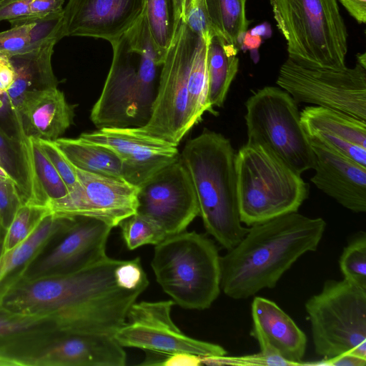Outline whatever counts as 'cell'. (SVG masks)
Returning a JSON list of instances; mask_svg holds the SVG:
<instances>
[{
	"label": "cell",
	"instance_id": "cell-44",
	"mask_svg": "<svg viewBox=\"0 0 366 366\" xmlns=\"http://www.w3.org/2000/svg\"><path fill=\"white\" fill-rule=\"evenodd\" d=\"M358 24L366 22V0H338Z\"/></svg>",
	"mask_w": 366,
	"mask_h": 366
},
{
	"label": "cell",
	"instance_id": "cell-41",
	"mask_svg": "<svg viewBox=\"0 0 366 366\" xmlns=\"http://www.w3.org/2000/svg\"><path fill=\"white\" fill-rule=\"evenodd\" d=\"M66 0H31L30 16L41 18L63 14Z\"/></svg>",
	"mask_w": 366,
	"mask_h": 366
},
{
	"label": "cell",
	"instance_id": "cell-11",
	"mask_svg": "<svg viewBox=\"0 0 366 366\" xmlns=\"http://www.w3.org/2000/svg\"><path fill=\"white\" fill-rule=\"evenodd\" d=\"M277 84L297 103L334 109L366 121V66L357 61L352 68L332 69L306 67L287 58Z\"/></svg>",
	"mask_w": 366,
	"mask_h": 366
},
{
	"label": "cell",
	"instance_id": "cell-5",
	"mask_svg": "<svg viewBox=\"0 0 366 366\" xmlns=\"http://www.w3.org/2000/svg\"><path fill=\"white\" fill-rule=\"evenodd\" d=\"M239 218L247 226L297 212L309 185L268 148L247 142L235 155Z\"/></svg>",
	"mask_w": 366,
	"mask_h": 366
},
{
	"label": "cell",
	"instance_id": "cell-1",
	"mask_svg": "<svg viewBox=\"0 0 366 366\" xmlns=\"http://www.w3.org/2000/svg\"><path fill=\"white\" fill-rule=\"evenodd\" d=\"M148 285L139 257L107 256L79 271L29 279L5 292L0 306L11 315L45 317L56 332L114 335Z\"/></svg>",
	"mask_w": 366,
	"mask_h": 366
},
{
	"label": "cell",
	"instance_id": "cell-21",
	"mask_svg": "<svg viewBox=\"0 0 366 366\" xmlns=\"http://www.w3.org/2000/svg\"><path fill=\"white\" fill-rule=\"evenodd\" d=\"M74 106L57 87L29 91L14 117L19 137L55 141L73 124Z\"/></svg>",
	"mask_w": 366,
	"mask_h": 366
},
{
	"label": "cell",
	"instance_id": "cell-27",
	"mask_svg": "<svg viewBox=\"0 0 366 366\" xmlns=\"http://www.w3.org/2000/svg\"><path fill=\"white\" fill-rule=\"evenodd\" d=\"M72 217H59L51 213L31 234L0 256V282L11 272L28 262L56 234L63 231Z\"/></svg>",
	"mask_w": 366,
	"mask_h": 366
},
{
	"label": "cell",
	"instance_id": "cell-50",
	"mask_svg": "<svg viewBox=\"0 0 366 366\" xmlns=\"http://www.w3.org/2000/svg\"><path fill=\"white\" fill-rule=\"evenodd\" d=\"M5 229L0 225V256L3 253V244L4 238Z\"/></svg>",
	"mask_w": 366,
	"mask_h": 366
},
{
	"label": "cell",
	"instance_id": "cell-40",
	"mask_svg": "<svg viewBox=\"0 0 366 366\" xmlns=\"http://www.w3.org/2000/svg\"><path fill=\"white\" fill-rule=\"evenodd\" d=\"M31 0H3L0 2V22L10 24L30 16Z\"/></svg>",
	"mask_w": 366,
	"mask_h": 366
},
{
	"label": "cell",
	"instance_id": "cell-31",
	"mask_svg": "<svg viewBox=\"0 0 366 366\" xmlns=\"http://www.w3.org/2000/svg\"><path fill=\"white\" fill-rule=\"evenodd\" d=\"M144 14L155 48L164 60L175 31L172 0H145Z\"/></svg>",
	"mask_w": 366,
	"mask_h": 366
},
{
	"label": "cell",
	"instance_id": "cell-6",
	"mask_svg": "<svg viewBox=\"0 0 366 366\" xmlns=\"http://www.w3.org/2000/svg\"><path fill=\"white\" fill-rule=\"evenodd\" d=\"M151 266L164 292L184 309H208L220 293V256L204 234L185 230L167 237L155 245Z\"/></svg>",
	"mask_w": 366,
	"mask_h": 366
},
{
	"label": "cell",
	"instance_id": "cell-15",
	"mask_svg": "<svg viewBox=\"0 0 366 366\" xmlns=\"http://www.w3.org/2000/svg\"><path fill=\"white\" fill-rule=\"evenodd\" d=\"M79 137L113 151L122 162L124 179L137 187L180 156L177 145L134 127H104Z\"/></svg>",
	"mask_w": 366,
	"mask_h": 366
},
{
	"label": "cell",
	"instance_id": "cell-19",
	"mask_svg": "<svg viewBox=\"0 0 366 366\" xmlns=\"http://www.w3.org/2000/svg\"><path fill=\"white\" fill-rule=\"evenodd\" d=\"M308 139L315 157V173L311 182L346 209L365 212L366 167L315 138Z\"/></svg>",
	"mask_w": 366,
	"mask_h": 366
},
{
	"label": "cell",
	"instance_id": "cell-13",
	"mask_svg": "<svg viewBox=\"0 0 366 366\" xmlns=\"http://www.w3.org/2000/svg\"><path fill=\"white\" fill-rule=\"evenodd\" d=\"M74 167L78 185L64 198L46 206L51 214L94 218L113 228L136 214L139 187L122 179Z\"/></svg>",
	"mask_w": 366,
	"mask_h": 366
},
{
	"label": "cell",
	"instance_id": "cell-20",
	"mask_svg": "<svg viewBox=\"0 0 366 366\" xmlns=\"http://www.w3.org/2000/svg\"><path fill=\"white\" fill-rule=\"evenodd\" d=\"M300 114L307 137L366 167V121L320 106L307 107Z\"/></svg>",
	"mask_w": 366,
	"mask_h": 366
},
{
	"label": "cell",
	"instance_id": "cell-32",
	"mask_svg": "<svg viewBox=\"0 0 366 366\" xmlns=\"http://www.w3.org/2000/svg\"><path fill=\"white\" fill-rule=\"evenodd\" d=\"M49 214L50 212L45 206L24 203L5 230L3 252L12 249L29 237Z\"/></svg>",
	"mask_w": 366,
	"mask_h": 366
},
{
	"label": "cell",
	"instance_id": "cell-33",
	"mask_svg": "<svg viewBox=\"0 0 366 366\" xmlns=\"http://www.w3.org/2000/svg\"><path fill=\"white\" fill-rule=\"evenodd\" d=\"M119 226L126 246L130 250L145 244L157 245L167 237L154 222L137 213L123 220Z\"/></svg>",
	"mask_w": 366,
	"mask_h": 366
},
{
	"label": "cell",
	"instance_id": "cell-30",
	"mask_svg": "<svg viewBox=\"0 0 366 366\" xmlns=\"http://www.w3.org/2000/svg\"><path fill=\"white\" fill-rule=\"evenodd\" d=\"M209 39L198 36L188 76V99L192 124H198L205 112L212 114L207 99V44Z\"/></svg>",
	"mask_w": 366,
	"mask_h": 366
},
{
	"label": "cell",
	"instance_id": "cell-25",
	"mask_svg": "<svg viewBox=\"0 0 366 366\" xmlns=\"http://www.w3.org/2000/svg\"><path fill=\"white\" fill-rule=\"evenodd\" d=\"M69 161L86 172L124 179L122 164L109 148L80 137H60L54 141Z\"/></svg>",
	"mask_w": 366,
	"mask_h": 366
},
{
	"label": "cell",
	"instance_id": "cell-7",
	"mask_svg": "<svg viewBox=\"0 0 366 366\" xmlns=\"http://www.w3.org/2000/svg\"><path fill=\"white\" fill-rule=\"evenodd\" d=\"M288 58L306 67H346L347 31L337 0H269Z\"/></svg>",
	"mask_w": 366,
	"mask_h": 366
},
{
	"label": "cell",
	"instance_id": "cell-46",
	"mask_svg": "<svg viewBox=\"0 0 366 366\" xmlns=\"http://www.w3.org/2000/svg\"><path fill=\"white\" fill-rule=\"evenodd\" d=\"M11 66L9 57L0 51V96L3 95L5 76L7 69Z\"/></svg>",
	"mask_w": 366,
	"mask_h": 366
},
{
	"label": "cell",
	"instance_id": "cell-29",
	"mask_svg": "<svg viewBox=\"0 0 366 366\" xmlns=\"http://www.w3.org/2000/svg\"><path fill=\"white\" fill-rule=\"evenodd\" d=\"M247 0H206L208 17L216 34L239 48L250 21L246 16Z\"/></svg>",
	"mask_w": 366,
	"mask_h": 366
},
{
	"label": "cell",
	"instance_id": "cell-16",
	"mask_svg": "<svg viewBox=\"0 0 366 366\" xmlns=\"http://www.w3.org/2000/svg\"><path fill=\"white\" fill-rule=\"evenodd\" d=\"M145 0H68L63 11L61 36L119 40L139 19Z\"/></svg>",
	"mask_w": 366,
	"mask_h": 366
},
{
	"label": "cell",
	"instance_id": "cell-23",
	"mask_svg": "<svg viewBox=\"0 0 366 366\" xmlns=\"http://www.w3.org/2000/svg\"><path fill=\"white\" fill-rule=\"evenodd\" d=\"M56 39H49L33 46L27 51L10 56L15 77L4 94L13 115L18 111L26 92L57 87L58 80L53 71L51 56Z\"/></svg>",
	"mask_w": 366,
	"mask_h": 366
},
{
	"label": "cell",
	"instance_id": "cell-28",
	"mask_svg": "<svg viewBox=\"0 0 366 366\" xmlns=\"http://www.w3.org/2000/svg\"><path fill=\"white\" fill-rule=\"evenodd\" d=\"M25 137L8 133L0 124V164L12 178L26 203L31 198L32 182Z\"/></svg>",
	"mask_w": 366,
	"mask_h": 366
},
{
	"label": "cell",
	"instance_id": "cell-18",
	"mask_svg": "<svg viewBox=\"0 0 366 366\" xmlns=\"http://www.w3.org/2000/svg\"><path fill=\"white\" fill-rule=\"evenodd\" d=\"M35 355L17 359L16 365L35 366H124L127 353L114 335L63 332Z\"/></svg>",
	"mask_w": 366,
	"mask_h": 366
},
{
	"label": "cell",
	"instance_id": "cell-38",
	"mask_svg": "<svg viewBox=\"0 0 366 366\" xmlns=\"http://www.w3.org/2000/svg\"><path fill=\"white\" fill-rule=\"evenodd\" d=\"M24 203L16 184L0 179V225L5 230Z\"/></svg>",
	"mask_w": 366,
	"mask_h": 366
},
{
	"label": "cell",
	"instance_id": "cell-43",
	"mask_svg": "<svg viewBox=\"0 0 366 366\" xmlns=\"http://www.w3.org/2000/svg\"><path fill=\"white\" fill-rule=\"evenodd\" d=\"M317 365L327 366H365L366 359L355 354L345 352L329 358H324Z\"/></svg>",
	"mask_w": 366,
	"mask_h": 366
},
{
	"label": "cell",
	"instance_id": "cell-3",
	"mask_svg": "<svg viewBox=\"0 0 366 366\" xmlns=\"http://www.w3.org/2000/svg\"><path fill=\"white\" fill-rule=\"evenodd\" d=\"M111 45V66L91 110V121L97 129L142 127L151 116L164 61L155 48L144 14Z\"/></svg>",
	"mask_w": 366,
	"mask_h": 366
},
{
	"label": "cell",
	"instance_id": "cell-35",
	"mask_svg": "<svg viewBox=\"0 0 366 366\" xmlns=\"http://www.w3.org/2000/svg\"><path fill=\"white\" fill-rule=\"evenodd\" d=\"M202 365H238V366H295L291 362L281 356L261 351L258 353L242 356H211L202 357Z\"/></svg>",
	"mask_w": 366,
	"mask_h": 366
},
{
	"label": "cell",
	"instance_id": "cell-52",
	"mask_svg": "<svg viewBox=\"0 0 366 366\" xmlns=\"http://www.w3.org/2000/svg\"><path fill=\"white\" fill-rule=\"evenodd\" d=\"M1 1H3V0H0V2H1Z\"/></svg>",
	"mask_w": 366,
	"mask_h": 366
},
{
	"label": "cell",
	"instance_id": "cell-47",
	"mask_svg": "<svg viewBox=\"0 0 366 366\" xmlns=\"http://www.w3.org/2000/svg\"><path fill=\"white\" fill-rule=\"evenodd\" d=\"M174 18V29H176L177 25L183 19L184 15V0H172Z\"/></svg>",
	"mask_w": 366,
	"mask_h": 366
},
{
	"label": "cell",
	"instance_id": "cell-49",
	"mask_svg": "<svg viewBox=\"0 0 366 366\" xmlns=\"http://www.w3.org/2000/svg\"><path fill=\"white\" fill-rule=\"evenodd\" d=\"M0 179L3 180H7L14 182L12 178L9 176V174L4 170V169L2 167V166L0 164ZM15 184V183H14Z\"/></svg>",
	"mask_w": 366,
	"mask_h": 366
},
{
	"label": "cell",
	"instance_id": "cell-37",
	"mask_svg": "<svg viewBox=\"0 0 366 366\" xmlns=\"http://www.w3.org/2000/svg\"><path fill=\"white\" fill-rule=\"evenodd\" d=\"M35 139L58 172L67 187L69 192L74 190L78 185V179L74 165L69 161L54 141Z\"/></svg>",
	"mask_w": 366,
	"mask_h": 366
},
{
	"label": "cell",
	"instance_id": "cell-51",
	"mask_svg": "<svg viewBox=\"0 0 366 366\" xmlns=\"http://www.w3.org/2000/svg\"><path fill=\"white\" fill-rule=\"evenodd\" d=\"M357 61L366 66V54L365 52L357 54Z\"/></svg>",
	"mask_w": 366,
	"mask_h": 366
},
{
	"label": "cell",
	"instance_id": "cell-9",
	"mask_svg": "<svg viewBox=\"0 0 366 366\" xmlns=\"http://www.w3.org/2000/svg\"><path fill=\"white\" fill-rule=\"evenodd\" d=\"M297 104L282 88L264 86L247 100L244 118L247 142L268 148L301 174L314 168L315 157Z\"/></svg>",
	"mask_w": 366,
	"mask_h": 366
},
{
	"label": "cell",
	"instance_id": "cell-36",
	"mask_svg": "<svg viewBox=\"0 0 366 366\" xmlns=\"http://www.w3.org/2000/svg\"><path fill=\"white\" fill-rule=\"evenodd\" d=\"M183 11L182 21L195 34L205 39L216 34L208 17L206 0H184Z\"/></svg>",
	"mask_w": 366,
	"mask_h": 366
},
{
	"label": "cell",
	"instance_id": "cell-48",
	"mask_svg": "<svg viewBox=\"0 0 366 366\" xmlns=\"http://www.w3.org/2000/svg\"><path fill=\"white\" fill-rule=\"evenodd\" d=\"M267 29H268L266 27L265 24H261L254 27L252 30L249 31V32L252 34H256L261 36L267 34L266 31Z\"/></svg>",
	"mask_w": 366,
	"mask_h": 366
},
{
	"label": "cell",
	"instance_id": "cell-22",
	"mask_svg": "<svg viewBox=\"0 0 366 366\" xmlns=\"http://www.w3.org/2000/svg\"><path fill=\"white\" fill-rule=\"evenodd\" d=\"M252 335L260 350L277 354L294 365H302L307 347L305 334L276 303L255 297L252 303Z\"/></svg>",
	"mask_w": 366,
	"mask_h": 366
},
{
	"label": "cell",
	"instance_id": "cell-39",
	"mask_svg": "<svg viewBox=\"0 0 366 366\" xmlns=\"http://www.w3.org/2000/svg\"><path fill=\"white\" fill-rule=\"evenodd\" d=\"M2 311L3 313H0V337L23 334L44 323L50 324L45 317L19 316Z\"/></svg>",
	"mask_w": 366,
	"mask_h": 366
},
{
	"label": "cell",
	"instance_id": "cell-42",
	"mask_svg": "<svg viewBox=\"0 0 366 366\" xmlns=\"http://www.w3.org/2000/svg\"><path fill=\"white\" fill-rule=\"evenodd\" d=\"M202 357L190 352H178L167 355L161 366H199Z\"/></svg>",
	"mask_w": 366,
	"mask_h": 366
},
{
	"label": "cell",
	"instance_id": "cell-10",
	"mask_svg": "<svg viewBox=\"0 0 366 366\" xmlns=\"http://www.w3.org/2000/svg\"><path fill=\"white\" fill-rule=\"evenodd\" d=\"M198 36L180 21L160 69L151 116L144 126L134 127L137 132L178 146L193 127L189 108L188 76Z\"/></svg>",
	"mask_w": 366,
	"mask_h": 366
},
{
	"label": "cell",
	"instance_id": "cell-17",
	"mask_svg": "<svg viewBox=\"0 0 366 366\" xmlns=\"http://www.w3.org/2000/svg\"><path fill=\"white\" fill-rule=\"evenodd\" d=\"M112 229L97 219L72 217L61 240L35 264L30 279L74 272L103 259Z\"/></svg>",
	"mask_w": 366,
	"mask_h": 366
},
{
	"label": "cell",
	"instance_id": "cell-4",
	"mask_svg": "<svg viewBox=\"0 0 366 366\" xmlns=\"http://www.w3.org/2000/svg\"><path fill=\"white\" fill-rule=\"evenodd\" d=\"M235 155L228 139L207 129L189 139L180 153L195 190L204 227L227 251L248 231L239 218Z\"/></svg>",
	"mask_w": 366,
	"mask_h": 366
},
{
	"label": "cell",
	"instance_id": "cell-24",
	"mask_svg": "<svg viewBox=\"0 0 366 366\" xmlns=\"http://www.w3.org/2000/svg\"><path fill=\"white\" fill-rule=\"evenodd\" d=\"M238 48L228 44L220 35L214 34L207 44V70L208 103L214 107L223 106L230 85L238 71Z\"/></svg>",
	"mask_w": 366,
	"mask_h": 366
},
{
	"label": "cell",
	"instance_id": "cell-34",
	"mask_svg": "<svg viewBox=\"0 0 366 366\" xmlns=\"http://www.w3.org/2000/svg\"><path fill=\"white\" fill-rule=\"evenodd\" d=\"M344 280L366 290V236L363 233L344 248L340 258Z\"/></svg>",
	"mask_w": 366,
	"mask_h": 366
},
{
	"label": "cell",
	"instance_id": "cell-2",
	"mask_svg": "<svg viewBox=\"0 0 366 366\" xmlns=\"http://www.w3.org/2000/svg\"><path fill=\"white\" fill-rule=\"evenodd\" d=\"M250 227L242 239L220 257L221 290L234 300L274 287L302 255L317 249L326 223L296 212Z\"/></svg>",
	"mask_w": 366,
	"mask_h": 366
},
{
	"label": "cell",
	"instance_id": "cell-12",
	"mask_svg": "<svg viewBox=\"0 0 366 366\" xmlns=\"http://www.w3.org/2000/svg\"><path fill=\"white\" fill-rule=\"evenodd\" d=\"M172 300L135 302L126 323L114 335L123 347H136L169 355L190 352L201 357L222 356L227 351L220 345L197 340L184 334L174 323Z\"/></svg>",
	"mask_w": 366,
	"mask_h": 366
},
{
	"label": "cell",
	"instance_id": "cell-26",
	"mask_svg": "<svg viewBox=\"0 0 366 366\" xmlns=\"http://www.w3.org/2000/svg\"><path fill=\"white\" fill-rule=\"evenodd\" d=\"M24 142L32 182L31 198L26 203L46 207L66 197L69 194L67 187L36 139L26 137Z\"/></svg>",
	"mask_w": 366,
	"mask_h": 366
},
{
	"label": "cell",
	"instance_id": "cell-14",
	"mask_svg": "<svg viewBox=\"0 0 366 366\" xmlns=\"http://www.w3.org/2000/svg\"><path fill=\"white\" fill-rule=\"evenodd\" d=\"M137 212L154 222L167 237L186 230L199 214L195 190L180 156L139 187Z\"/></svg>",
	"mask_w": 366,
	"mask_h": 366
},
{
	"label": "cell",
	"instance_id": "cell-45",
	"mask_svg": "<svg viewBox=\"0 0 366 366\" xmlns=\"http://www.w3.org/2000/svg\"><path fill=\"white\" fill-rule=\"evenodd\" d=\"M262 42V39L260 36L252 34L249 31H247L241 39L240 46H242L246 49L254 50L257 49Z\"/></svg>",
	"mask_w": 366,
	"mask_h": 366
},
{
	"label": "cell",
	"instance_id": "cell-8",
	"mask_svg": "<svg viewBox=\"0 0 366 366\" xmlns=\"http://www.w3.org/2000/svg\"><path fill=\"white\" fill-rule=\"evenodd\" d=\"M316 354L366 359V290L345 280L327 281L305 304Z\"/></svg>",
	"mask_w": 366,
	"mask_h": 366
}]
</instances>
